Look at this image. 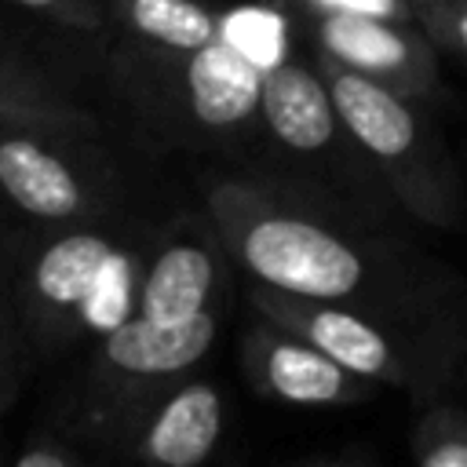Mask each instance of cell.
<instances>
[{"instance_id": "cell-6", "label": "cell", "mask_w": 467, "mask_h": 467, "mask_svg": "<svg viewBox=\"0 0 467 467\" xmlns=\"http://www.w3.org/2000/svg\"><path fill=\"white\" fill-rule=\"evenodd\" d=\"M244 361L255 383L288 405H336L365 394L361 376L266 317L244 339Z\"/></svg>"}, {"instance_id": "cell-19", "label": "cell", "mask_w": 467, "mask_h": 467, "mask_svg": "<svg viewBox=\"0 0 467 467\" xmlns=\"http://www.w3.org/2000/svg\"><path fill=\"white\" fill-rule=\"evenodd\" d=\"M15 463L18 467H73V463H80V456L73 449H66V445H44V441H36V445L22 449L15 456Z\"/></svg>"}, {"instance_id": "cell-10", "label": "cell", "mask_w": 467, "mask_h": 467, "mask_svg": "<svg viewBox=\"0 0 467 467\" xmlns=\"http://www.w3.org/2000/svg\"><path fill=\"white\" fill-rule=\"evenodd\" d=\"M259 117L270 135L296 153H325L336 139L339 113L321 69H306L299 62H270L263 73Z\"/></svg>"}, {"instance_id": "cell-14", "label": "cell", "mask_w": 467, "mask_h": 467, "mask_svg": "<svg viewBox=\"0 0 467 467\" xmlns=\"http://www.w3.org/2000/svg\"><path fill=\"white\" fill-rule=\"evenodd\" d=\"M412 460L420 467H467V416L452 409L423 416L412 434Z\"/></svg>"}, {"instance_id": "cell-5", "label": "cell", "mask_w": 467, "mask_h": 467, "mask_svg": "<svg viewBox=\"0 0 467 467\" xmlns=\"http://www.w3.org/2000/svg\"><path fill=\"white\" fill-rule=\"evenodd\" d=\"M321 51L336 55L350 69L387 84L390 91L416 99L434 88L438 62L423 29H409L398 18L376 15H321Z\"/></svg>"}, {"instance_id": "cell-20", "label": "cell", "mask_w": 467, "mask_h": 467, "mask_svg": "<svg viewBox=\"0 0 467 467\" xmlns=\"http://www.w3.org/2000/svg\"><path fill=\"white\" fill-rule=\"evenodd\" d=\"M15 394V350H11V328L0 310V405Z\"/></svg>"}, {"instance_id": "cell-9", "label": "cell", "mask_w": 467, "mask_h": 467, "mask_svg": "<svg viewBox=\"0 0 467 467\" xmlns=\"http://www.w3.org/2000/svg\"><path fill=\"white\" fill-rule=\"evenodd\" d=\"M263 73L266 62H259L244 44L226 33L190 51L182 66V88L193 120L212 131L248 124L259 113Z\"/></svg>"}, {"instance_id": "cell-1", "label": "cell", "mask_w": 467, "mask_h": 467, "mask_svg": "<svg viewBox=\"0 0 467 467\" xmlns=\"http://www.w3.org/2000/svg\"><path fill=\"white\" fill-rule=\"evenodd\" d=\"M212 215L230 255L266 288L343 303L387 325L398 317H423L438 296L412 270L390 255L354 244L325 223L270 201L244 182H215Z\"/></svg>"}, {"instance_id": "cell-18", "label": "cell", "mask_w": 467, "mask_h": 467, "mask_svg": "<svg viewBox=\"0 0 467 467\" xmlns=\"http://www.w3.org/2000/svg\"><path fill=\"white\" fill-rule=\"evenodd\" d=\"M0 109H11L15 117H36V113H51V102L33 88H18V84L11 88L4 58H0Z\"/></svg>"}, {"instance_id": "cell-8", "label": "cell", "mask_w": 467, "mask_h": 467, "mask_svg": "<svg viewBox=\"0 0 467 467\" xmlns=\"http://www.w3.org/2000/svg\"><path fill=\"white\" fill-rule=\"evenodd\" d=\"M0 193L18 212L44 223H77L95 212L80 171L26 131L0 135Z\"/></svg>"}, {"instance_id": "cell-4", "label": "cell", "mask_w": 467, "mask_h": 467, "mask_svg": "<svg viewBox=\"0 0 467 467\" xmlns=\"http://www.w3.org/2000/svg\"><path fill=\"white\" fill-rule=\"evenodd\" d=\"M29 303L47 325L106 332L139 306L135 259L99 230H69L33 259Z\"/></svg>"}, {"instance_id": "cell-16", "label": "cell", "mask_w": 467, "mask_h": 467, "mask_svg": "<svg viewBox=\"0 0 467 467\" xmlns=\"http://www.w3.org/2000/svg\"><path fill=\"white\" fill-rule=\"evenodd\" d=\"M317 18L321 15H376V18H398L409 22L412 4L409 0H299Z\"/></svg>"}, {"instance_id": "cell-13", "label": "cell", "mask_w": 467, "mask_h": 467, "mask_svg": "<svg viewBox=\"0 0 467 467\" xmlns=\"http://www.w3.org/2000/svg\"><path fill=\"white\" fill-rule=\"evenodd\" d=\"M124 26L168 51H197L223 33V18H215L197 0H117Z\"/></svg>"}, {"instance_id": "cell-7", "label": "cell", "mask_w": 467, "mask_h": 467, "mask_svg": "<svg viewBox=\"0 0 467 467\" xmlns=\"http://www.w3.org/2000/svg\"><path fill=\"white\" fill-rule=\"evenodd\" d=\"M219 336V310L208 306L204 314L182 325H161L142 314L124 317L120 325L106 328L99 339V365L106 376L120 383L139 379H164L193 368Z\"/></svg>"}, {"instance_id": "cell-12", "label": "cell", "mask_w": 467, "mask_h": 467, "mask_svg": "<svg viewBox=\"0 0 467 467\" xmlns=\"http://www.w3.org/2000/svg\"><path fill=\"white\" fill-rule=\"evenodd\" d=\"M219 277V259L201 241H168L139 277V306L135 314L182 325L212 306Z\"/></svg>"}, {"instance_id": "cell-17", "label": "cell", "mask_w": 467, "mask_h": 467, "mask_svg": "<svg viewBox=\"0 0 467 467\" xmlns=\"http://www.w3.org/2000/svg\"><path fill=\"white\" fill-rule=\"evenodd\" d=\"M7 4H18V7L47 15V18H58L73 29H95L99 26V11H95L91 0H7Z\"/></svg>"}, {"instance_id": "cell-3", "label": "cell", "mask_w": 467, "mask_h": 467, "mask_svg": "<svg viewBox=\"0 0 467 467\" xmlns=\"http://www.w3.org/2000/svg\"><path fill=\"white\" fill-rule=\"evenodd\" d=\"M252 299L266 321L303 336L306 343H314L317 350H325L361 379L390 383L405 390H434V379L441 376V365H445L441 350L420 347L401 332H390L387 321L365 310L288 296L266 285H259Z\"/></svg>"}, {"instance_id": "cell-2", "label": "cell", "mask_w": 467, "mask_h": 467, "mask_svg": "<svg viewBox=\"0 0 467 467\" xmlns=\"http://www.w3.org/2000/svg\"><path fill=\"white\" fill-rule=\"evenodd\" d=\"M317 69L332 91L339 124L376 164V171L390 182L398 201L423 223L449 226L460 212L456 175L445 150L431 139L427 124L409 106V99L350 69L328 51H321Z\"/></svg>"}, {"instance_id": "cell-15", "label": "cell", "mask_w": 467, "mask_h": 467, "mask_svg": "<svg viewBox=\"0 0 467 467\" xmlns=\"http://www.w3.org/2000/svg\"><path fill=\"white\" fill-rule=\"evenodd\" d=\"M427 36L467 55V0H412Z\"/></svg>"}, {"instance_id": "cell-11", "label": "cell", "mask_w": 467, "mask_h": 467, "mask_svg": "<svg viewBox=\"0 0 467 467\" xmlns=\"http://www.w3.org/2000/svg\"><path fill=\"white\" fill-rule=\"evenodd\" d=\"M223 434V398L212 383L193 379L175 387L150 416L139 452L164 467H197L204 463Z\"/></svg>"}]
</instances>
